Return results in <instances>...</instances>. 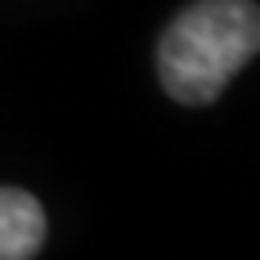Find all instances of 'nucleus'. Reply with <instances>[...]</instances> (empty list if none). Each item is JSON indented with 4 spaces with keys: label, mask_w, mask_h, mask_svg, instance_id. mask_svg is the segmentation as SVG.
Listing matches in <instances>:
<instances>
[{
    "label": "nucleus",
    "mask_w": 260,
    "mask_h": 260,
    "mask_svg": "<svg viewBox=\"0 0 260 260\" xmlns=\"http://www.w3.org/2000/svg\"><path fill=\"white\" fill-rule=\"evenodd\" d=\"M260 51L256 0H199L162 32L159 83L181 105H210Z\"/></svg>",
    "instance_id": "f257e3e1"
},
{
    "label": "nucleus",
    "mask_w": 260,
    "mask_h": 260,
    "mask_svg": "<svg viewBox=\"0 0 260 260\" xmlns=\"http://www.w3.org/2000/svg\"><path fill=\"white\" fill-rule=\"evenodd\" d=\"M44 206L22 188H0V260H29L44 249Z\"/></svg>",
    "instance_id": "f03ea898"
}]
</instances>
